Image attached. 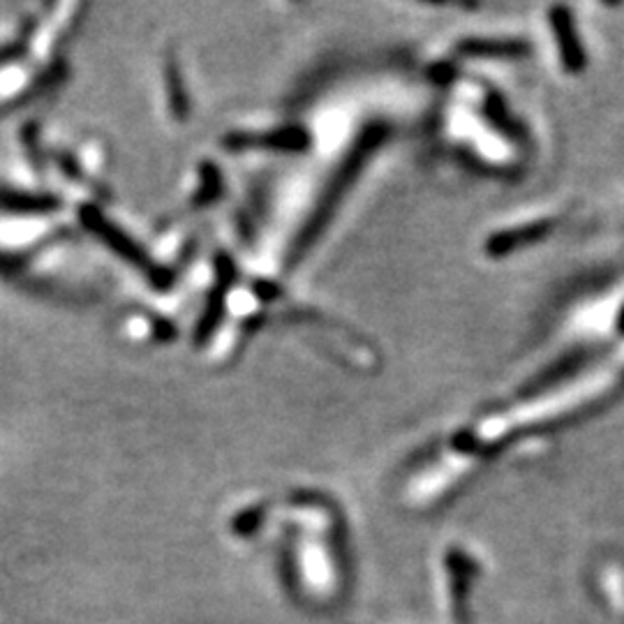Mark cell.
Returning <instances> with one entry per match:
<instances>
[{
  "label": "cell",
  "instance_id": "6da1fadb",
  "mask_svg": "<svg viewBox=\"0 0 624 624\" xmlns=\"http://www.w3.org/2000/svg\"><path fill=\"white\" fill-rule=\"evenodd\" d=\"M553 31L557 37V47H560L564 65H567L569 70H583L585 68V51L580 47V40L576 37L572 16L564 8L553 10Z\"/></svg>",
  "mask_w": 624,
  "mask_h": 624
}]
</instances>
